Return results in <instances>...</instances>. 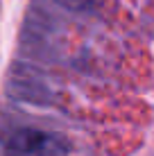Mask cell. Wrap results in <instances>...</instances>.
<instances>
[{"mask_svg": "<svg viewBox=\"0 0 154 156\" xmlns=\"http://www.w3.org/2000/svg\"><path fill=\"white\" fill-rule=\"evenodd\" d=\"M5 156H68V145L52 131L18 129L5 143Z\"/></svg>", "mask_w": 154, "mask_h": 156, "instance_id": "cell-1", "label": "cell"}]
</instances>
